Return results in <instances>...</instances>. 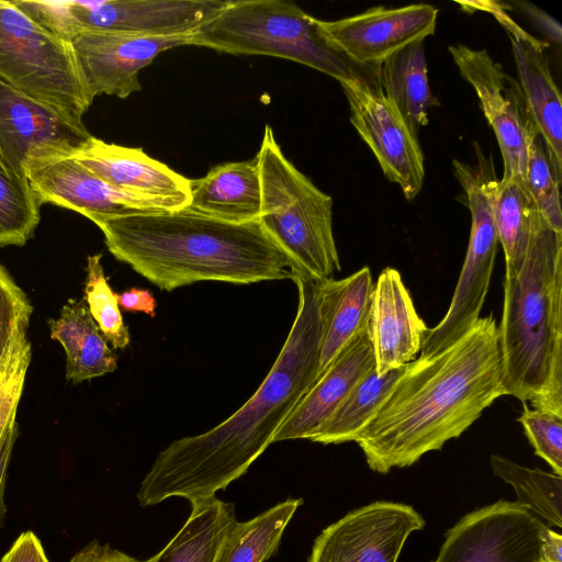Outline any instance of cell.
I'll return each instance as SVG.
<instances>
[{
    "label": "cell",
    "mask_w": 562,
    "mask_h": 562,
    "mask_svg": "<svg viewBox=\"0 0 562 562\" xmlns=\"http://www.w3.org/2000/svg\"><path fill=\"white\" fill-rule=\"evenodd\" d=\"M538 562H562V536L543 525Z\"/></svg>",
    "instance_id": "7bdbcfd3"
},
{
    "label": "cell",
    "mask_w": 562,
    "mask_h": 562,
    "mask_svg": "<svg viewBox=\"0 0 562 562\" xmlns=\"http://www.w3.org/2000/svg\"><path fill=\"white\" fill-rule=\"evenodd\" d=\"M25 177L40 205L66 207L93 223L114 216L165 212L111 187L80 165L72 154L32 158L25 165Z\"/></svg>",
    "instance_id": "5bb4252c"
},
{
    "label": "cell",
    "mask_w": 562,
    "mask_h": 562,
    "mask_svg": "<svg viewBox=\"0 0 562 562\" xmlns=\"http://www.w3.org/2000/svg\"><path fill=\"white\" fill-rule=\"evenodd\" d=\"M385 98L414 135L428 123V111L439 104L428 82L424 41L415 42L385 59L378 70Z\"/></svg>",
    "instance_id": "d4e9b609"
},
{
    "label": "cell",
    "mask_w": 562,
    "mask_h": 562,
    "mask_svg": "<svg viewBox=\"0 0 562 562\" xmlns=\"http://www.w3.org/2000/svg\"><path fill=\"white\" fill-rule=\"evenodd\" d=\"M0 79L69 119L82 122L92 103L70 42L0 0Z\"/></svg>",
    "instance_id": "52a82bcc"
},
{
    "label": "cell",
    "mask_w": 562,
    "mask_h": 562,
    "mask_svg": "<svg viewBox=\"0 0 562 562\" xmlns=\"http://www.w3.org/2000/svg\"><path fill=\"white\" fill-rule=\"evenodd\" d=\"M189 45L234 55L285 58L339 82L378 78L379 67L350 60L327 38L319 20L291 1H227L217 15L190 35Z\"/></svg>",
    "instance_id": "5b68a950"
},
{
    "label": "cell",
    "mask_w": 562,
    "mask_h": 562,
    "mask_svg": "<svg viewBox=\"0 0 562 562\" xmlns=\"http://www.w3.org/2000/svg\"><path fill=\"white\" fill-rule=\"evenodd\" d=\"M543 525L526 506L497 501L450 528L432 562H538Z\"/></svg>",
    "instance_id": "8fae6325"
},
{
    "label": "cell",
    "mask_w": 562,
    "mask_h": 562,
    "mask_svg": "<svg viewBox=\"0 0 562 562\" xmlns=\"http://www.w3.org/2000/svg\"><path fill=\"white\" fill-rule=\"evenodd\" d=\"M190 36H142L83 31L72 41L90 99L100 94L125 99L139 91V71L164 50L189 45Z\"/></svg>",
    "instance_id": "2e32d148"
},
{
    "label": "cell",
    "mask_w": 562,
    "mask_h": 562,
    "mask_svg": "<svg viewBox=\"0 0 562 562\" xmlns=\"http://www.w3.org/2000/svg\"><path fill=\"white\" fill-rule=\"evenodd\" d=\"M40 222V203L27 178L10 172L0 162V247L22 246Z\"/></svg>",
    "instance_id": "1f68e13d"
},
{
    "label": "cell",
    "mask_w": 562,
    "mask_h": 562,
    "mask_svg": "<svg viewBox=\"0 0 562 562\" xmlns=\"http://www.w3.org/2000/svg\"><path fill=\"white\" fill-rule=\"evenodd\" d=\"M340 86L357 133L374 154L384 176L413 201L425 178L424 155L417 136L385 98L378 78L349 80Z\"/></svg>",
    "instance_id": "30bf717a"
},
{
    "label": "cell",
    "mask_w": 562,
    "mask_h": 562,
    "mask_svg": "<svg viewBox=\"0 0 562 562\" xmlns=\"http://www.w3.org/2000/svg\"><path fill=\"white\" fill-rule=\"evenodd\" d=\"M407 366L408 363L382 375L376 373L374 367L356 384L310 440L323 445L356 441L359 432L372 419Z\"/></svg>",
    "instance_id": "4316f807"
},
{
    "label": "cell",
    "mask_w": 562,
    "mask_h": 562,
    "mask_svg": "<svg viewBox=\"0 0 562 562\" xmlns=\"http://www.w3.org/2000/svg\"><path fill=\"white\" fill-rule=\"evenodd\" d=\"M374 367L369 321L294 406L273 442L310 439Z\"/></svg>",
    "instance_id": "44dd1931"
},
{
    "label": "cell",
    "mask_w": 562,
    "mask_h": 562,
    "mask_svg": "<svg viewBox=\"0 0 562 562\" xmlns=\"http://www.w3.org/2000/svg\"><path fill=\"white\" fill-rule=\"evenodd\" d=\"M424 526L409 505L373 502L326 527L307 562H397L407 538Z\"/></svg>",
    "instance_id": "7c38bea8"
},
{
    "label": "cell",
    "mask_w": 562,
    "mask_h": 562,
    "mask_svg": "<svg viewBox=\"0 0 562 562\" xmlns=\"http://www.w3.org/2000/svg\"><path fill=\"white\" fill-rule=\"evenodd\" d=\"M538 213L525 180L514 178L497 181L494 215L498 241L505 255V274L519 270Z\"/></svg>",
    "instance_id": "f1b7e54d"
},
{
    "label": "cell",
    "mask_w": 562,
    "mask_h": 562,
    "mask_svg": "<svg viewBox=\"0 0 562 562\" xmlns=\"http://www.w3.org/2000/svg\"><path fill=\"white\" fill-rule=\"evenodd\" d=\"M101 254L87 258L85 302L103 337L114 348L124 349L130 344V331L114 293L108 283L101 265Z\"/></svg>",
    "instance_id": "d6a6232c"
},
{
    "label": "cell",
    "mask_w": 562,
    "mask_h": 562,
    "mask_svg": "<svg viewBox=\"0 0 562 562\" xmlns=\"http://www.w3.org/2000/svg\"><path fill=\"white\" fill-rule=\"evenodd\" d=\"M90 136L82 122L0 79V162L10 172L25 177L27 160L48 154H74Z\"/></svg>",
    "instance_id": "4fadbf2b"
},
{
    "label": "cell",
    "mask_w": 562,
    "mask_h": 562,
    "mask_svg": "<svg viewBox=\"0 0 562 562\" xmlns=\"http://www.w3.org/2000/svg\"><path fill=\"white\" fill-rule=\"evenodd\" d=\"M31 356L26 329L16 328L0 357V445L16 419Z\"/></svg>",
    "instance_id": "836d02e7"
},
{
    "label": "cell",
    "mask_w": 562,
    "mask_h": 562,
    "mask_svg": "<svg viewBox=\"0 0 562 562\" xmlns=\"http://www.w3.org/2000/svg\"><path fill=\"white\" fill-rule=\"evenodd\" d=\"M33 307L25 293L0 266V357L16 328H27Z\"/></svg>",
    "instance_id": "8d00e7d4"
},
{
    "label": "cell",
    "mask_w": 562,
    "mask_h": 562,
    "mask_svg": "<svg viewBox=\"0 0 562 562\" xmlns=\"http://www.w3.org/2000/svg\"><path fill=\"white\" fill-rule=\"evenodd\" d=\"M292 280L299 290L297 312L271 370L224 422L177 439L159 452L137 493L142 506L176 496L191 504L215 497L273 443L282 423L317 380L322 342L317 282Z\"/></svg>",
    "instance_id": "6da1fadb"
},
{
    "label": "cell",
    "mask_w": 562,
    "mask_h": 562,
    "mask_svg": "<svg viewBox=\"0 0 562 562\" xmlns=\"http://www.w3.org/2000/svg\"><path fill=\"white\" fill-rule=\"evenodd\" d=\"M516 4L528 16L530 22L550 41L560 45L562 29L560 23L542 9L527 1H517Z\"/></svg>",
    "instance_id": "f35d334b"
},
{
    "label": "cell",
    "mask_w": 562,
    "mask_h": 562,
    "mask_svg": "<svg viewBox=\"0 0 562 562\" xmlns=\"http://www.w3.org/2000/svg\"><path fill=\"white\" fill-rule=\"evenodd\" d=\"M302 502L301 498H289L250 520H236L223 539L214 562H263L269 559Z\"/></svg>",
    "instance_id": "83f0119b"
},
{
    "label": "cell",
    "mask_w": 562,
    "mask_h": 562,
    "mask_svg": "<svg viewBox=\"0 0 562 562\" xmlns=\"http://www.w3.org/2000/svg\"><path fill=\"white\" fill-rule=\"evenodd\" d=\"M261 186L259 222L295 265L299 277L316 282L340 271L333 232V199L282 153L265 126L255 157ZM295 278V277H294Z\"/></svg>",
    "instance_id": "8992f818"
},
{
    "label": "cell",
    "mask_w": 562,
    "mask_h": 562,
    "mask_svg": "<svg viewBox=\"0 0 562 562\" xmlns=\"http://www.w3.org/2000/svg\"><path fill=\"white\" fill-rule=\"evenodd\" d=\"M69 562H146L137 560L109 544L93 541L77 552Z\"/></svg>",
    "instance_id": "ab89813d"
},
{
    "label": "cell",
    "mask_w": 562,
    "mask_h": 562,
    "mask_svg": "<svg viewBox=\"0 0 562 562\" xmlns=\"http://www.w3.org/2000/svg\"><path fill=\"white\" fill-rule=\"evenodd\" d=\"M0 562H49L44 547L32 531L21 533Z\"/></svg>",
    "instance_id": "74e56055"
},
{
    "label": "cell",
    "mask_w": 562,
    "mask_h": 562,
    "mask_svg": "<svg viewBox=\"0 0 562 562\" xmlns=\"http://www.w3.org/2000/svg\"><path fill=\"white\" fill-rule=\"evenodd\" d=\"M453 169L471 213V232L463 266L450 305L424 340L420 356L439 352L467 334L479 321L488 292L498 235L494 215L497 179L483 156L477 165L453 160Z\"/></svg>",
    "instance_id": "ba28073f"
},
{
    "label": "cell",
    "mask_w": 562,
    "mask_h": 562,
    "mask_svg": "<svg viewBox=\"0 0 562 562\" xmlns=\"http://www.w3.org/2000/svg\"><path fill=\"white\" fill-rule=\"evenodd\" d=\"M33 22L48 33L70 42L81 33L68 1L11 0Z\"/></svg>",
    "instance_id": "d590c367"
},
{
    "label": "cell",
    "mask_w": 562,
    "mask_h": 562,
    "mask_svg": "<svg viewBox=\"0 0 562 562\" xmlns=\"http://www.w3.org/2000/svg\"><path fill=\"white\" fill-rule=\"evenodd\" d=\"M72 156L111 187L162 211H179L189 205L191 180L142 148L109 144L91 135Z\"/></svg>",
    "instance_id": "ac0fdd59"
},
{
    "label": "cell",
    "mask_w": 562,
    "mask_h": 562,
    "mask_svg": "<svg viewBox=\"0 0 562 562\" xmlns=\"http://www.w3.org/2000/svg\"><path fill=\"white\" fill-rule=\"evenodd\" d=\"M438 13L436 7L427 3L373 7L335 21L319 20V26L350 60L376 68L408 45L434 34Z\"/></svg>",
    "instance_id": "9a60e30c"
},
{
    "label": "cell",
    "mask_w": 562,
    "mask_h": 562,
    "mask_svg": "<svg viewBox=\"0 0 562 562\" xmlns=\"http://www.w3.org/2000/svg\"><path fill=\"white\" fill-rule=\"evenodd\" d=\"M191 505L184 525L146 562H214L223 539L236 521L234 505L216 497Z\"/></svg>",
    "instance_id": "484cf974"
},
{
    "label": "cell",
    "mask_w": 562,
    "mask_h": 562,
    "mask_svg": "<svg viewBox=\"0 0 562 562\" xmlns=\"http://www.w3.org/2000/svg\"><path fill=\"white\" fill-rule=\"evenodd\" d=\"M18 437L16 419L10 425L1 445H0V521L5 510L3 495L7 480V471L11 458V452Z\"/></svg>",
    "instance_id": "b9f144b4"
},
{
    "label": "cell",
    "mask_w": 562,
    "mask_h": 562,
    "mask_svg": "<svg viewBox=\"0 0 562 562\" xmlns=\"http://www.w3.org/2000/svg\"><path fill=\"white\" fill-rule=\"evenodd\" d=\"M506 395L562 418V234L538 213L497 326Z\"/></svg>",
    "instance_id": "277c9868"
},
{
    "label": "cell",
    "mask_w": 562,
    "mask_h": 562,
    "mask_svg": "<svg viewBox=\"0 0 562 562\" xmlns=\"http://www.w3.org/2000/svg\"><path fill=\"white\" fill-rule=\"evenodd\" d=\"M506 395L493 315L448 348L408 363L356 442L373 472L416 463L459 438Z\"/></svg>",
    "instance_id": "7a4b0ae2"
},
{
    "label": "cell",
    "mask_w": 562,
    "mask_h": 562,
    "mask_svg": "<svg viewBox=\"0 0 562 562\" xmlns=\"http://www.w3.org/2000/svg\"><path fill=\"white\" fill-rule=\"evenodd\" d=\"M373 285L369 267H363L344 279L330 278L317 282L322 318L317 379L356 334L369 323Z\"/></svg>",
    "instance_id": "7402d4cb"
},
{
    "label": "cell",
    "mask_w": 562,
    "mask_h": 562,
    "mask_svg": "<svg viewBox=\"0 0 562 562\" xmlns=\"http://www.w3.org/2000/svg\"><path fill=\"white\" fill-rule=\"evenodd\" d=\"M561 175L562 164L536 131L528 140L525 182L539 214L559 234H562Z\"/></svg>",
    "instance_id": "4dcf8cb0"
},
{
    "label": "cell",
    "mask_w": 562,
    "mask_h": 562,
    "mask_svg": "<svg viewBox=\"0 0 562 562\" xmlns=\"http://www.w3.org/2000/svg\"><path fill=\"white\" fill-rule=\"evenodd\" d=\"M186 209L234 224L259 221L261 186L255 158L217 165L203 178L191 180Z\"/></svg>",
    "instance_id": "603a6c76"
},
{
    "label": "cell",
    "mask_w": 562,
    "mask_h": 562,
    "mask_svg": "<svg viewBox=\"0 0 562 562\" xmlns=\"http://www.w3.org/2000/svg\"><path fill=\"white\" fill-rule=\"evenodd\" d=\"M428 331L401 273L395 268L383 269L373 285L370 313L376 373L382 375L414 361Z\"/></svg>",
    "instance_id": "d6986e66"
},
{
    "label": "cell",
    "mask_w": 562,
    "mask_h": 562,
    "mask_svg": "<svg viewBox=\"0 0 562 562\" xmlns=\"http://www.w3.org/2000/svg\"><path fill=\"white\" fill-rule=\"evenodd\" d=\"M448 50L462 78L474 89L495 133L504 162L501 180H525L528 140L538 130L518 81L485 49L458 44Z\"/></svg>",
    "instance_id": "9c48e42d"
},
{
    "label": "cell",
    "mask_w": 562,
    "mask_h": 562,
    "mask_svg": "<svg viewBox=\"0 0 562 562\" xmlns=\"http://www.w3.org/2000/svg\"><path fill=\"white\" fill-rule=\"evenodd\" d=\"M119 306L126 312H143L155 316L156 300L148 290L130 289L116 294Z\"/></svg>",
    "instance_id": "60d3db41"
},
{
    "label": "cell",
    "mask_w": 562,
    "mask_h": 562,
    "mask_svg": "<svg viewBox=\"0 0 562 562\" xmlns=\"http://www.w3.org/2000/svg\"><path fill=\"white\" fill-rule=\"evenodd\" d=\"M48 324L50 337L65 349L67 380L79 383L117 368L116 356L100 334L85 300H68L59 316Z\"/></svg>",
    "instance_id": "cb8c5ba5"
},
{
    "label": "cell",
    "mask_w": 562,
    "mask_h": 562,
    "mask_svg": "<svg viewBox=\"0 0 562 562\" xmlns=\"http://www.w3.org/2000/svg\"><path fill=\"white\" fill-rule=\"evenodd\" d=\"M517 420L535 453L551 467L553 473L562 476V418L524 403Z\"/></svg>",
    "instance_id": "e575fe53"
},
{
    "label": "cell",
    "mask_w": 562,
    "mask_h": 562,
    "mask_svg": "<svg viewBox=\"0 0 562 562\" xmlns=\"http://www.w3.org/2000/svg\"><path fill=\"white\" fill-rule=\"evenodd\" d=\"M492 13L508 34L519 86L531 119L548 147L562 164V103L546 53L548 44L530 35L506 12L503 3L476 2Z\"/></svg>",
    "instance_id": "ffe728a7"
},
{
    "label": "cell",
    "mask_w": 562,
    "mask_h": 562,
    "mask_svg": "<svg viewBox=\"0 0 562 562\" xmlns=\"http://www.w3.org/2000/svg\"><path fill=\"white\" fill-rule=\"evenodd\" d=\"M490 467L495 476L512 485L517 503L554 527H562L561 475L524 467L498 454L491 456Z\"/></svg>",
    "instance_id": "f546056e"
},
{
    "label": "cell",
    "mask_w": 562,
    "mask_h": 562,
    "mask_svg": "<svg viewBox=\"0 0 562 562\" xmlns=\"http://www.w3.org/2000/svg\"><path fill=\"white\" fill-rule=\"evenodd\" d=\"M227 0H70L81 32L142 36H190L212 20Z\"/></svg>",
    "instance_id": "e0dca14e"
},
{
    "label": "cell",
    "mask_w": 562,
    "mask_h": 562,
    "mask_svg": "<svg viewBox=\"0 0 562 562\" xmlns=\"http://www.w3.org/2000/svg\"><path fill=\"white\" fill-rule=\"evenodd\" d=\"M94 224L109 251L160 290L200 281L250 284L300 276L259 221L234 224L182 209Z\"/></svg>",
    "instance_id": "3957f363"
}]
</instances>
